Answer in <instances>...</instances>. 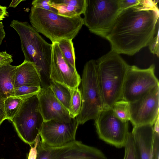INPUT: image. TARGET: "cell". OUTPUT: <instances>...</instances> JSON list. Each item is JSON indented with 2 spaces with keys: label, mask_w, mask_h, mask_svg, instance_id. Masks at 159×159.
I'll return each instance as SVG.
<instances>
[{
  "label": "cell",
  "mask_w": 159,
  "mask_h": 159,
  "mask_svg": "<svg viewBox=\"0 0 159 159\" xmlns=\"http://www.w3.org/2000/svg\"><path fill=\"white\" fill-rule=\"evenodd\" d=\"M94 120L100 139L117 148L124 147L129 133V121L124 122L117 118L111 108H103Z\"/></svg>",
  "instance_id": "obj_9"
},
{
  "label": "cell",
  "mask_w": 159,
  "mask_h": 159,
  "mask_svg": "<svg viewBox=\"0 0 159 159\" xmlns=\"http://www.w3.org/2000/svg\"><path fill=\"white\" fill-rule=\"evenodd\" d=\"M79 125L76 118L69 122L54 120L44 121L40 133L41 142L51 147H60L76 141L75 136Z\"/></svg>",
  "instance_id": "obj_11"
},
{
  "label": "cell",
  "mask_w": 159,
  "mask_h": 159,
  "mask_svg": "<svg viewBox=\"0 0 159 159\" xmlns=\"http://www.w3.org/2000/svg\"><path fill=\"white\" fill-rule=\"evenodd\" d=\"M57 43L65 60L70 66L76 69L74 48L72 40L62 39Z\"/></svg>",
  "instance_id": "obj_20"
},
{
  "label": "cell",
  "mask_w": 159,
  "mask_h": 159,
  "mask_svg": "<svg viewBox=\"0 0 159 159\" xmlns=\"http://www.w3.org/2000/svg\"><path fill=\"white\" fill-rule=\"evenodd\" d=\"M49 87L56 98L68 111L71 89L51 80Z\"/></svg>",
  "instance_id": "obj_19"
},
{
  "label": "cell",
  "mask_w": 159,
  "mask_h": 159,
  "mask_svg": "<svg viewBox=\"0 0 159 159\" xmlns=\"http://www.w3.org/2000/svg\"><path fill=\"white\" fill-rule=\"evenodd\" d=\"M36 159H107L100 150L76 140L63 146H47L40 141Z\"/></svg>",
  "instance_id": "obj_10"
},
{
  "label": "cell",
  "mask_w": 159,
  "mask_h": 159,
  "mask_svg": "<svg viewBox=\"0 0 159 159\" xmlns=\"http://www.w3.org/2000/svg\"><path fill=\"white\" fill-rule=\"evenodd\" d=\"M6 34L4 29V26L2 22L0 21V45L5 37Z\"/></svg>",
  "instance_id": "obj_34"
},
{
  "label": "cell",
  "mask_w": 159,
  "mask_h": 159,
  "mask_svg": "<svg viewBox=\"0 0 159 159\" xmlns=\"http://www.w3.org/2000/svg\"><path fill=\"white\" fill-rule=\"evenodd\" d=\"M159 30L156 32L148 46L151 52L159 57Z\"/></svg>",
  "instance_id": "obj_27"
},
{
  "label": "cell",
  "mask_w": 159,
  "mask_h": 159,
  "mask_svg": "<svg viewBox=\"0 0 159 159\" xmlns=\"http://www.w3.org/2000/svg\"><path fill=\"white\" fill-rule=\"evenodd\" d=\"M98 83L104 108H111L121 99L123 87L129 66L120 54L111 50L96 60Z\"/></svg>",
  "instance_id": "obj_2"
},
{
  "label": "cell",
  "mask_w": 159,
  "mask_h": 159,
  "mask_svg": "<svg viewBox=\"0 0 159 159\" xmlns=\"http://www.w3.org/2000/svg\"><path fill=\"white\" fill-rule=\"evenodd\" d=\"M125 154L123 159H135L133 141L131 132H129L124 146Z\"/></svg>",
  "instance_id": "obj_25"
},
{
  "label": "cell",
  "mask_w": 159,
  "mask_h": 159,
  "mask_svg": "<svg viewBox=\"0 0 159 159\" xmlns=\"http://www.w3.org/2000/svg\"><path fill=\"white\" fill-rule=\"evenodd\" d=\"M41 69L34 64L24 61L17 66L14 88L21 86H41Z\"/></svg>",
  "instance_id": "obj_16"
},
{
  "label": "cell",
  "mask_w": 159,
  "mask_h": 159,
  "mask_svg": "<svg viewBox=\"0 0 159 159\" xmlns=\"http://www.w3.org/2000/svg\"><path fill=\"white\" fill-rule=\"evenodd\" d=\"M129 103V121L133 126L153 125L159 116V85L137 100Z\"/></svg>",
  "instance_id": "obj_12"
},
{
  "label": "cell",
  "mask_w": 159,
  "mask_h": 159,
  "mask_svg": "<svg viewBox=\"0 0 159 159\" xmlns=\"http://www.w3.org/2000/svg\"><path fill=\"white\" fill-rule=\"evenodd\" d=\"M37 96L39 109L44 121H70L68 111L56 98L49 86L41 88Z\"/></svg>",
  "instance_id": "obj_14"
},
{
  "label": "cell",
  "mask_w": 159,
  "mask_h": 159,
  "mask_svg": "<svg viewBox=\"0 0 159 159\" xmlns=\"http://www.w3.org/2000/svg\"><path fill=\"white\" fill-rule=\"evenodd\" d=\"M159 134L154 132L151 159H159Z\"/></svg>",
  "instance_id": "obj_28"
},
{
  "label": "cell",
  "mask_w": 159,
  "mask_h": 159,
  "mask_svg": "<svg viewBox=\"0 0 159 159\" xmlns=\"http://www.w3.org/2000/svg\"><path fill=\"white\" fill-rule=\"evenodd\" d=\"M17 66L11 64L0 66V93L4 99L15 96L14 83Z\"/></svg>",
  "instance_id": "obj_18"
},
{
  "label": "cell",
  "mask_w": 159,
  "mask_h": 159,
  "mask_svg": "<svg viewBox=\"0 0 159 159\" xmlns=\"http://www.w3.org/2000/svg\"><path fill=\"white\" fill-rule=\"evenodd\" d=\"M29 19L32 27L52 43L62 39L72 40L84 25L81 16L67 17L33 6Z\"/></svg>",
  "instance_id": "obj_4"
},
{
  "label": "cell",
  "mask_w": 159,
  "mask_h": 159,
  "mask_svg": "<svg viewBox=\"0 0 159 159\" xmlns=\"http://www.w3.org/2000/svg\"><path fill=\"white\" fill-rule=\"evenodd\" d=\"M20 37L24 61L32 63L41 69V87L50 86L52 44L47 43L27 22L13 20L10 24Z\"/></svg>",
  "instance_id": "obj_3"
},
{
  "label": "cell",
  "mask_w": 159,
  "mask_h": 159,
  "mask_svg": "<svg viewBox=\"0 0 159 159\" xmlns=\"http://www.w3.org/2000/svg\"><path fill=\"white\" fill-rule=\"evenodd\" d=\"M24 100L16 96H11L4 101V109L6 119L11 120L18 113Z\"/></svg>",
  "instance_id": "obj_21"
},
{
  "label": "cell",
  "mask_w": 159,
  "mask_h": 159,
  "mask_svg": "<svg viewBox=\"0 0 159 159\" xmlns=\"http://www.w3.org/2000/svg\"><path fill=\"white\" fill-rule=\"evenodd\" d=\"M114 115L124 122L129 121L130 119L129 103L121 99L116 102L111 107Z\"/></svg>",
  "instance_id": "obj_22"
},
{
  "label": "cell",
  "mask_w": 159,
  "mask_h": 159,
  "mask_svg": "<svg viewBox=\"0 0 159 159\" xmlns=\"http://www.w3.org/2000/svg\"><path fill=\"white\" fill-rule=\"evenodd\" d=\"M11 120L20 139L33 146L44 121L39 109L37 94L25 99L18 112Z\"/></svg>",
  "instance_id": "obj_7"
},
{
  "label": "cell",
  "mask_w": 159,
  "mask_h": 159,
  "mask_svg": "<svg viewBox=\"0 0 159 159\" xmlns=\"http://www.w3.org/2000/svg\"><path fill=\"white\" fill-rule=\"evenodd\" d=\"M155 70L153 64L143 69L129 65L124 83L121 99L129 103L134 102L159 85Z\"/></svg>",
  "instance_id": "obj_8"
},
{
  "label": "cell",
  "mask_w": 159,
  "mask_h": 159,
  "mask_svg": "<svg viewBox=\"0 0 159 159\" xmlns=\"http://www.w3.org/2000/svg\"><path fill=\"white\" fill-rule=\"evenodd\" d=\"M8 13L7 11V7L0 5V21L7 16Z\"/></svg>",
  "instance_id": "obj_33"
},
{
  "label": "cell",
  "mask_w": 159,
  "mask_h": 159,
  "mask_svg": "<svg viewBox=\"0 0 159 159\" xmlns=\"http://www.w3.org/2000/svg\"><path fill=\"white\" fill-rule=\"evenodd\" d=\"M50 78L70 89L78 87L81 78L76 69L64 59L57 42L52 43Z\"/></svg>",
  "instance_id": "obj_13"
},
{
  "label": "cell",
  "mask_w": 159,
  "mask_h": 159,
  "mask_svg": "<svg viewBox=\"0 0 159 159\" xmlns=\"http://www.w3.org/2000/svg\"><path fill=\"white\" fill-rule=\"evenodd\" d=\"M50 6L57 11V14L72 17L80 16L84 11L86 0H50Z\"/></svg>",
  "instance_id": "obj_17"
},
{
  "label": "cell",
  "mask_w": 159,
  "mask_h": 159,
  "mask_svg": "<svg viewBox=\"0 0 159 159\" xmlns=\"http://www.w3.org/2000/svg\"><path fill=\"white\" fill-rule=\"evenodd\" d=\"M157 1L140 0L138 4L121 11L106 38L111 50L132 56L148 46L159 30Z\"/></svg>",
  "instance_id": "obj_1"
},
{
  "label": "cell",
  "mask_w": 159,
  "mask_h": 159,
  "mask_svg": "<svg viewBox=\"0 0 159 159\" xmlns=\"http://www.w3.org/2000/svg\"><path fill=\"white\" fill-rule=\"evenodd\" d=\"M50 0H34L31 3L34 7L49 11L57 14V11L55 9L51 7L49 2Z\"/></svg>",
  "instance_id": "obj_26"
},
{
  "label": "cell",
  "mask_w": 159,
  "mask_h": 159,
  "mask_svg": "<svg viewBox=\"0 0 159 159\" xmlns=\"http://www.w3.org/2000/svg\"><path fill=\"white\" fill-rule=\"evenodd\" d=\"M71 95L68 112L71 118H75L79 114L82 104L81 94L79 89H71Z\"/></svg>",
  "instance_id": "obj_23"
},
{
  "label": "cell",
  "mask_w": 159,
  "mask_h": 159,
  "mask_svg": "<svg viewBox=\"0 0 159 159\" xmlns=\"http://www.w3.org/2000/svg\"><path fill=\"white\" fill-rule=\"evenodd\" d=\"M41 88V86H21L14 88L15 96L19 97L23 100L37 95Z\"/></svg>",
  "instance_id": "obj_24"
},
{
  "label": "cell",
  "mask_w": 159,
  "mask_h": 159,
  "mask_svg": "<svg viewBox=\"0 0 159 159\" xmlns=\"http://www.w3.org/2000/svg\"><path fill=\"white\" fill-rule=\"evenodd\" d=\"M140 1V0H119V3L122 10L137 4Z\"/></svg>",
  "instance_id": "obj_31"
},
{
  "label": "cell",
  "mask_w": 159,
  "mask_h": 159,
  "mask_svg": "<svg viewBox=\"0 0 159 159\" xmlns=\"http://www.w3.org/2000/svg\"><path fill=\"white\" fill-rule=\"evenodd\" d=\"M131 133L135 159H151L154 133L153 125L134 126Z\"/></svg>",
  "instance_id": "obj_15"
},
{
  "label": "cell",
  "mask_w": 159,
  "mask_h": 159,
  "mask_svg": "<svg viewBox=\"0 0 159 159\" xmlns=\"http://www.w3.org/2000/svg\"><path fill=\"white\" fill-rule=\"evenodd\" d=\"M25 1L23 0H13L10 4L9 7H12L15 8L18 4L21 2Z\"/></svg>",
  "instance_id": "obj_36"
},
{
  "label": "cell",
  "mask_w": 159,
  "mask_h": 159,
  "mask_svg": "<svg viewBox=\"0 0 159 159\" xmlns=\"http://www.w3.org/2000/svg\"><path fill=\"white\" fill-rule=\"evenodd\" d=\"M153 129L154 132L159 134V116L153 125Z\"/></svg>",
  "instance_id": "obj_35"
},
{
  "label": "cell",
  "mask_w": 159,
  "mask_h": 159,
  "mask_svg": "<svg viewBox=\"0 0 159 159\" xmlns=\"http://www.w3.org/2000/svg\"><path fill=\"white\" fill-rule=\"evenodd\" d=\"M39 134L37 136L33 146H30L31 148L28 157V159H36L37 156V148L40 141Z\"/></svg>",
  "instance_id": "obj_29"
},
{
  "label": "cell",
  "mask_w": 159,
  "mask_h": 159,
  "mask_svg": "<svg viewBox=\"0 0 159 159\" xmlns=\"http://www.w3.org/2000/svg\"><path fill=\"white\" fill-rule=\"evenodd\" d=\"M13 61L11 55L6 52H0V66L7 64H11Z\"/></svg>",
  "instance_id": "obj_30"
},
{
  "label": "cell",
  "mask_w": 159,
  "mask_h": 159,
  "mask_svg": "<svg viewBox=\"0 0 159 159\" xmlns=\"http://www.w3.org/2000/svg\"><path fill=\"white\" fill-rule=\"evenodd\" d=\"M79 86L82 96L81 110L75 118L79 125L94 120L104 108L103 100L98 81L95 60L85 64Z\"/></svg>",
  "instance_id": "obj_5"
},
{
  "label": "cell",
  "mask_w": 159,
  "mask_h": 159,
  "mask_svg": "<svg viewBox=\"0 0 159 159\" xmlns=\"http://www.w3.org/2000/svg\"><path fill=\"white\" fill-rule=\"evenodd\" d=\"M84 25L90 32L106 38L121 10L119 0H86Z\"/></svg>",
  "instance_id": "obj_6"
},
{
  "label": "cell",
  "mask_w": 159,
  "mask_h": 159,
  "mask_svg": "<svg viewBox=\"0 0 159 159\" xmlns=\"http://www.w3.org/2000/svg\"><path fill=\"white\" fill-rule=\"evenodd\" d=\"M5 99L0 93V125L6 119L4 109Z\"/></svg>",
  "instance_id": "obj_32"
},
{
  "label": "cell",
  "mask_w": 159,
  "mask_h": 159,
  "mask_svg": "<svg viewBox=\"0 0 159 159\" xmlns=\"http://www.w3.org/2000/svg\"><path fill=\"white\" fill-rule=\"evenodd\" d=\"M4 159V158H1V159Z\"/></svg>",
  "instance_id": "obj_37"
}]
</instances>
